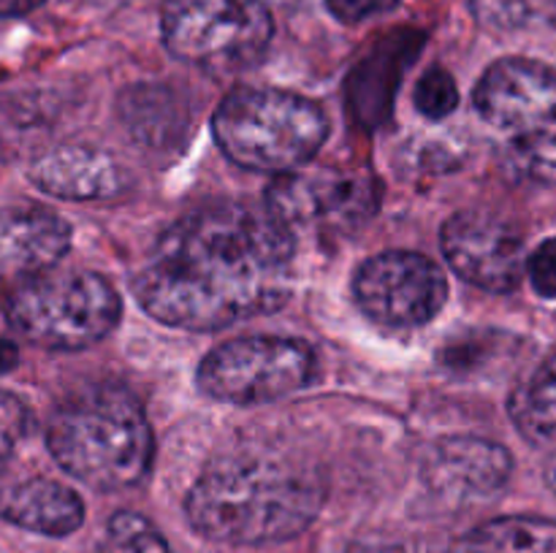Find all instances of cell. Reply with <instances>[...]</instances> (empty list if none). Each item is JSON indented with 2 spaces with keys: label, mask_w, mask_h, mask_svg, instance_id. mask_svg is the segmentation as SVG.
<instances>
[{
  "label": "cell",
  "mask_w": 556,
  "mask_h": 553,
  "mask_svg": "<svg viewBox=\"0 0 556 553\" xmlns=\"http://www.w3.org/2000/svg\"><path fill=\"white\" fill-rule=\"evenodd\" d=\"M508 412L516 428L532 445L556 450V350L535 372L516 385L510 394Z\"/></svg>",
  "instance_id": "16"
},
{
  "label": "cell",
  "mask_w": 556,
  "mask_h": 553,
  "mask_svg": "<svg viewBox=\"0 0 556 553\" xmlns=\"http://www.w3.org/2000/svg\"><path fill=\"white\" fill-rule=\"evenodd\" d=\"M470 11L478 25L492 33L556 27V0H470Z\"/></svg>",
  "instance_id": "18"
},
{
  "label": "cell",
  "mask_w": 556,
  "mask_h": 553,
  "mask_svg": "<svg viewBox=\"0 0 556 553\" xmlns=\"http://www.w3.org/2000/svg\"><path fill=\"white\" fill-rule=\"evenodd\" d=\"M326 5L334 20L345 22V25H358L364 20L394 11L400 0H326Z\"/></svg>",
  "instance_id": "22"
},
{
  "label": "cell",
  "mask_w": 556,
  "mask_h": 553,
  "mask_svg": "<svg viewBox=\"0 0 556 553\" xmlns=\"http://www.w3.org/2000/svg\"><path fill=\"white\" fill-rule=\"evenodd\" d=\"M326 502L318 472L271 453L212 461L185 499L190 526L226 545H271L307 531Z\"/></svg>",
  "instance_id": "2"
},
{
  "label": "cell",
  "mask_w": 556,
  "mask_h": 553,
  "mask_svg": "<svg viewBox=\"0 0 556 553\" xmlns=\"http://www.w3.org/2000/svg\"><path fill=\"white\" fill-rule=\"evenodd\" d=\"M353 298L369 320L386 329H421L445 307L448 282L427 255L389 249L358 266Z\"/></svg>",
  "instance_id": "9"
},
{
  "label": "cell",
  "mask_w": 556,
  "mask_h": 553,
  "mask_svg": "<svg viewBox=\"0 0 556 553\" xmlns=\"http://www.w3.org/2000/svg\"><path fill=\"white\" fill-rule=\"evenodd\" d=\"M98 553H172L168 542L144 515L123 513L112 515L106 524V535H103Z\"/></svg>",
  "instance_id": "19"
},
{
  "label": "cell",
  "mask_w": 556,
  "mask_h": 553,
  "mask_svg": "<svg viewBox=\"0 0 556 553\" xmlns=\"http://www.w3.org/2000/svg\"><path fill=\"white\" fill-rule=\"evenodd\" d=\"M514 459L508 448L483 437H443L427 450L421 480L434 499L451 507L486 502L508 486Z\"/></svg>",
  "instance_id": "11"
},
{
  "label": "cell",
  "mask_w": 556,
  "mask_h": 553,
  "mask_svg": "<svg viewBox=\"0 0 556 553\" xmlns=\"http://www.w3.org/2000/svg\"><path fill=\"white\" fill-rule=\"evenodd\" d=\"M223 155L248 171L296 173L329 136V119L309 98L275 87H237L212 119Z\"/></svg>",
  "instance_id": "5"
},
{
  "label": "cell",
  "mask_w": 556,
  "mask_h": 553,
  "mask_svg": "<svg viewBox=\"0 0 556 553\" xmlns=\"http://www.w3.org/2000/svg\"><path fill=\"white\" fill-rule=\"evenodd\" d=\"M3 515L20 529L47 537L74 535L85 524V502L74 488L49 477H33L5 493Z\"/></svg>",
  "instance_id": "15"
},
{
  "label": "cell",
  "mask_w": 556,
  "mask_h": 553,
  "mask_svg": "<svg viewBox=\"0 0 556 553\" xmlns=\"http://www.w3.org/2000/svg\"><path fill=\"white\" fill-rule=\"evenodd\" d=\"M47 445L60 470L96 491L139 486L155 459L144 407L117 385L81 390L63 401L49 417Z\"/></svg>",
  "instance_id": "3"
},
{
  "label": "cell",
  "mask_w": 556,
  "mask_h": 553,
  "mask_svg": "<svg viewBox=\"0 0 556 553\" xmlns=\"http://www.w3.org/2000/svg\"><path fill=\"white\" fill-rule=\"evenodd\" d=\"M367 188L351 177L340 173H320V177H304V173H288L280 182L271 184L266 204L293 228L326 220H351L356 211L367 209L364 204Z\"/></svg>",
  "instance_id": "14"
},
{
  "label": "cell",
  "mask_w": 556,
  "mask_h": 553,
  "mask_svg": "<svg viewBox=\"0 0 556 553\" xmlns=\"http://www.w3.org/2000/svg\"><path fill=\"white\" fill-rule=\"evenodd\" d=\"M123 318V298L96 271L41 274L16 287L5 301V320L30 345L81 350L106 339Z\"/></svg>",
  "instance_id": "6"
},
{
  "label": "cell",
  "mask_w": 556,
  "mask_h": 553,
  "mask_svg": "<svg viewBox=\"0 0 556 553\" xmlns=\"http://www.w3.org/2000/svg\"><path fill=\"white\" fill-rule=\"evenodd\" d=\"M527 276L541 298H556V236L538 244L527 258Z\"/></svg>",
  "instance_id": "21"
},
{
  "label": "cell",
  "mask_w": 556,
  "mask_h": 553,
  "mask_svg": "<svg viewBox=\"0 0 556 553\" xmlns=\"http://www.w3.org/2000/svg\"><path fill=\"white\" fill-rule=\"evenodd\" d=\"M451 269L486 293H514L527 276L525 239L486 211H456L440 231Z\"/></svg>",
  "instance_id": "10"
},
{
  "label": "cell",
  "mask_w": 556,
  "mask_h": 553,
  "mask_svg": "<svg viewBox=\"0 0 556 553\" xmlns=\"http://www.w3.org/2000/svg\"><path fill=\"white\" fill-rule=\"evenodd\" d=\"M38 3H43V0H3V14L5 16L27 14V11L36 9Z\"/></svg>",
  "instance_id": "25"
},
{
  "label": "cell",
  "mask_w": 556,
  "mask_h": 553,
  "mask_svg": "<svg viewBox=\"0 0 556 553\" xmlns=\"http://www.w3.org/2000/svg\"><path fill=\"white\" fill-rule=\"evenodd\" d=\"M315 372L318 358L307 342L258 334L223 342L206 352L195 372V385L223 404L255 407L307 388Z\"/></svg>",
  "instance_id": "8"
},
{
  "label": "cell",
  "mask_w": 556,
  "mask_h": 553,
  "mask_svg": "<svg viewBox=\"0 0 556 553\" xmlns=\"http://www.w3.org/2000/svg\"><path fill=\"white\" fill-rule=\"evenodd\" d=\"M416 108L429 119H445L459 103V90H456L454 76L445 68H429L418 79L416 92H413Z\"/></svg>",
  "instance_id": "20"
},
{
  "label": "cell",
  "mask_w": 556,
  "mask_h": 553,
  "mask_svg": "<svg viewBox=\"0 0 556 553\" xmlns=\"http://www.w3.org/2000/svg\"><path fill=\"white\" fill-rule=\"evenodd\" d=\"M71 249V226L38 204L9 206L3 215V269L11 276H41Z\"/></svg>",
  "instance_id": "12"
},
{
  "label": "cell",
  "mask_w": 556,
  "mask_h": 553,
  "mask_svg": "<svg viewBox=\"0 0 556 553\" xmlns=\"http://www.w3.org/2000/svg\"><path fill=\"white\" fill-rule=\"evenodd\" d=\"M296 233L269 204H212L166 228L134 276L150 318L182 331H220L286 307Z\"/></svg>",
  "instance_id": "1"
},
{
  "label": "cell",
  "mask_w": 556,
  "mask_h": 553,
  "mask_svg": "<svg viewBox=\"0 0 556 553\" xmlns=\"http://www.w3.org/2000/svg\"><path fill=\"white\" fill-rule=\"evenodd\" d=\"M465 553H556V520L505 515L462 537Z\"/></svg>",
  "instance_id": "17"
},
{
  "label": "cell",
  "mask_w": 556,
  "mask_h": 553,
  "mask_svg": "<svg viewBox=\"0 0 556 553\" xmlns=\"http://www.w3.org/2000/svg\"><path fill=\"white\" fill-rule=\"evenodd\" d=\"M30 182L65 201H103L125 188L123 166L96 146H58L36 157Z\"/></svg>",
  "instance_id": "13"
},
{
  "label": "cell",
  "mask_w": 556,
  "mask_h": 553,
  "mask_svg": "<svg viewBox=\"0 0 556 553\" xmlns=\"http://www.w3.org/2000/svg\"><path fill=\"white\" fill-rule=\"evenodd\" d=\"M362 553H465L462 540L454 542H432V540H407V542H386V545L367 548Z\"/></svg>",
  "instance_id": "24"
},
{
  "label": "cell",
  "mask_w": 556,
  "mask_h": 553,
  "mask_svg": "<svg viewBox=\"0 0 556 553\" xmlns=\"http://www.w3.org/2000/svg\"><path fill=\"white\" fill-rule=\"evenodd\" d=\"M161 33L182 63L210 74H237L264 57L275 20L264 0H166Z\"/></svg>",
  "instance_id": "7"
},
{
  "label": "cell",
  "mask_w": 556,
  "mask_h": 553,
  "mask_svg": "<svg viewBox=\"0 0 556 553\" xmlns=\"http://www.w3.org/2000/svg\"><path fill=\"white\" fill-rule=\"evenodd\" d=\"M494 157L510 179L556 184V68L527 57L489 65L472 92Z\"/></svg>",
  "instance_id": "4"
},
{
  "label": "cell",
  "mask_w": 556,
  "mask_h": 553,
  "mask_svg": "<svg viewBox=\"0 0 556 553\" xmlns=\"http://www.w3.org/2000/svg\"><path fill=\"white\" fill-rule=\"evenodd\" d=\"M27 432V410L11 394L3 396V453L9 455L16 439Z\"/></svg>",
  "instance_id": "23"
},
{
  "label": "cell",
  "mask_w": 556,
  "mask_h": 553,
  "mask_svg": "<svg viewBox=\"0 0 556 553\" xmlns=\"http://www.w3.org/2000/svg\"><path fill=\"white\" fill-rule=\"evenodd\" d=\"M14 366V345L11 342H5V372Z\"/></svg>",
  "instance_id": "27"
},
{
  "label": "cell",
  "mask_w": 556,
  "mask_h": 553,
  "mask_svg": "<svg viewBox=\"0 0 556 553\" xmlns=\"http://www.w3.org/2000/svg\"><path fill=\"white\" fill-rule=\"evenodd\" d=\"M543 477H546V486L556 493V450H548V459L543 464Z\"/></svg>",
  "instance_id": "26"
}]
</instances>
